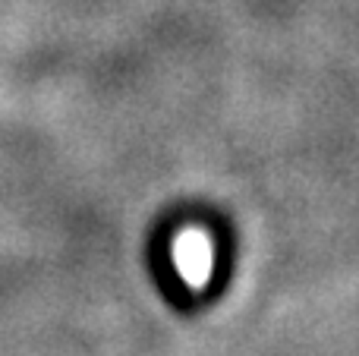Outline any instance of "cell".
<instances>
[{
  "label": "cell",
  "mask_w": 359,
  "mask_h": 356,
  "mask_svg": "<svg viewBox=\"0 0 359 356\" xmlns=\"http://www.w3.org/2000/svg\"><path fill=\"white\" fill-rule=\"evenodd\" d=\"M170 262L180 275L186 290L202 294L211 284V271H215V240L205 227L186 224L180 227L170 240Z\"/></svg>",
  "instance_id": "cell-1"
}]
</instances>
